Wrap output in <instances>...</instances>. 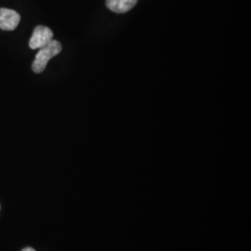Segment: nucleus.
<instances>
[{"label":"nucleus","instance_id":"1","mask_svg":"<svg viewBox=\"0 0 251 251\" xmlns=\"http://www.w3.org/2000/svg\"><path fill=\"white\" fill-rule=\"evenodd\" d=\"M62 51V45L59 41L52 40L49 45L39 49V51L36 55V59L32 64L33 71L40 74L45 70L47 64L50 59Z\"/></svg>","mask_w":251,"mask_h":251},{"label":"nucleus","instance_id":"2","mask_svg":"<svg viewBox=\"0 0 251 251\" xmlns=\"http://www.w3.org/2000/svg\"><path fill=\"white\" fill-rule=\"evenodd\" d=\"M53 40V32L49 27L38 25L35 28L32 37L29 41V47L32 50L41 49L49 45Z\"/></svg>","mask_w":251,"mask_h":251},{"label":"nucleus","instance_id":"3","mask_svg":"<svg viewBox=\"0 0 251 251\" xmlns=\"http://www.w3.org/2000/svg\"><path fill=\"white\" fill-rule=\"evenodd\" d=\"M21 16L15 10L0 9V29L5 31H12L18 26Z\"/></svg>","mask_w":251,"mask_h":251},{"label":"nucleus","instance_id":"4","mask_svg":"<svg viewBox=\"0 0 251 251\" xmlns=\"http://www.w3.org/2000/svg\"><path fill=\"white\" fill-rule=\"evenodd\" d=\"M138 0H106L108 9L117 13H125L134 8Z\"/></svg>","mask_w":251,"mask_h":251},{"label":"nucleus","instance_id":"5","mask_svg":"<svg viewBox=\"0 0 251 251\" xmlns=\"http://www.w3.org/2000/svg\"><path fill=\"white\" fill-rule=\"evenodd\" d=\"M22 251H36L34 249H32V248H26V249H25V250H23Z\"/></svg>","mask_w":251,"mask_h":251}]
</instances>
